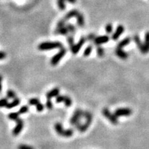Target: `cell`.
I'll use <instances>...</instances> for the list:
<instances>
[{"label": "cell", "instance_id": "obj_1", "mask_svg": "<svg viewBox=\"0 0 149 149\" xmlns=\"http://www.w3.org/2000/svg\"><path fill=\"white\" fill-rule=\"evenodd\" d=\"M62 47V44L59 42H45L39 44L37 48L41 51H44V50H50L55 48H61Z\"/></svg>", "mask_w": 149, "mask_h": 149}, {"label": "cell", "instance_id": "obj_2", "mask_svg": "<svg viewBox=\"0 0 149 149\" xmlns=\"http://www.w3.org/2000/svg\"><path fill=\"white\" fill-rule=\"evenodd\" d=\"M54 129L57 135L64 137H71L73 135V133H74V131L73 129H64L62 124L60 122L55 123L54 125Z\"/></svg>", "mask_w": 149, "mask_h": 149}, {"label": "cell", "instance_id": "obj_3", "mask_svg": "<svg viewBox=\"0 0 149 149\" xmlns=\"http://www.w3.org/2000/svg\"><path fill=\"white\" fill-rule=\"evenodd\" d=\"M83 117H84L86 120L85 123L82 124V125L80 126V127L78 129L79 131L82 133L85 132V131L88 129L93 120V115L90 112H87V111L84 112Z\"/></svg>", "mask_w": 149, "mask_h": 149}, {"label": "cell", "instance_id": "obj_4", "mask_svg": "<svg viewBox=\"0 0 149 149\" xmlns=\"http://www.w3.org/2000/svg\"><path fill=\"white\" fill-rule=\"evenodd\" d=\"M66 52H67V50L66 48H64V47L61 48L59 51L57 53H56L50 59V64L52 66H56V65L58 64L61 59L66 55Z\"/></svg>", "mask_w": 149, "mask_h": 149}, {"label": "cell", "instance_id": "obj_5", "mask_svg": "<svg viewBox=\"0 0 149 149\" xmlns=\"http://www.w3.org/2000/svg\"><path fill=\"white\" fill-rule=\"evenodd\" d=\"M84 115V111L81 109H76L73 113V116L70 120V124L73 126H75L77 124L80 122V120Z\"/></svg>", "mask_w": 149, "mask_h": 149}, {"label": "cell", "instance_id": "obj_6", "mask_svg": "<svg viewBox=\"0 0 149 149\" xmlns=\"http://www.w3.org/2000/svg\"><path fill=\"white\" fill-rule=\"evenodd\" d=\"M102 114H103V115L106 117L107 120H108L110 121V122L111 124H115V125H116V124H118V120H117V117L115 116V114H113V113H110V111L108 109V108H104V109L102 110Z\"/></svg>", "mask_w": 149, "mask_h": 149}, {"label": "cell", "instance_id": "obj_7", "mask_svg": "<svg viewBox=\"0 0 149 149\" xmlns=\"http://www.w3.org/2000/svg\"><path fill=\"white\" fill-rule=\"evenodd\" d=\"M132 110L129 108H120L115 110V115L119 117H129L132 114Z\"/></svg>", "mask_w": 149, "mask_h": 149}, {"label": "cell", "instance_id": "obj_8", "mask_svg": "<svg viewBox=\"0 0 149 149\" xmlns=\"http://www.w3.org/2000/svg\"><path fill=\"white\" fill-rule=\"evenodd\" d=\"M16 122V126L14 128L13 130V135L14 136H17L20 134V133L22 132L23 130V128H24V121L22 119L18 118L17 120L15 121Z\"/></svg>", "mask_w": 149, "mask_h": 149}, {"label": "cell", "instance_id": "obj_9", "mask_svg": "<svg viewBox=\"0 0 149 149\" xmlns=\"http://www.w3.org/2000/svg\"><path fill=\"white\" fill-rule=\"evenodd\" d=\"M56 102H64L66 107H71L72 104H73V101H72L71 98L66 95H58L56 98Z\"/></svg>", "mask_w": 149, "mask_h": 149}, {"label": "cell", "instance_id": "obj_10", "mask_svg": "<svg viewBox=\"0 0 149 149\" xmlns=\"http://www.w3.org/2000/svg\"><path fill=\"white\" fill-rule=\"evenodd\" d=\"M133 39H134V41L136 44L137 46L139 48L140 52H141L142 53L146 54L147 52H148V51L147 50V49L146 48V46H145L144 44L142 43V42L141 41L139 37L137 35H135L134 36V37H133Z\"/></svg>", "mask_w": 149, "mask_h": 149}, {"label": "cell", "instance_id": "obj_11", "mask_svg": "<svg viewBox=\"0 0 149 149\" xmlns=\"http://www.w3.org/2000/svg\"><path fill=\"white\" fill-rule=\"evenodd\" d=\"M86 38L85 37H81V39H80V41L78 42V44H74L73 46L71 47V50L73 54H77L78 52L80 51V49L82 48V47L83 46V45L86 42Z\"/></svg>", "mask_w": 149, "mask_h": 149}, {"label": "cell", "instance_id": "obj_12", "mask_svg": "<svg viewBox=\"0 0 149 149\" xmlns=\"http://www.w3.org/2000/svg\"><path fill=\"white\" fill-rule=\"evenodd\" d=\"M110 38L107 35H103L100 37H96L95 39H94V43L95 45H101L102 44L107 43L108 41H109Z\"/></svg>", "mask_w": 149, "mask_h": 149}, {"label": "cell", "instance_id": "obj_13", "mask_svg": "<svg viewBox=\"0 0 149 149\" xmlns=\"http://www.w3.org/2000/svg\"><path fill=\"white\" fill-rule=\"evenodd\" d=\"M59 92H60V90H59V88H54L47 93L46 95V97L47 99H51L52 98L57 97L59 95Z\"/></svg>", "mask_w": 149, "mask_h": 149}, {"label": "cell", "instance_id": "obj_14", "mask_svg": "<svg viewBox=\"0 0 149 149\" xmlns=\"http://www.w3.org/2000/svg\"><path fill=\"white\" fill-rule=\"evenodd\" d=\"M124 26L122 25L118 26H117L116 31H115V32L113 33V36H112V39H113L114 41H116V40L119 39V37H120L121 35L124 33Z\"/></svg>", "mask_w": 149, "mask_h": 149}, {"label": "cell", "instance_id": "obj_15", "mask_svg": "<svg viewBox=\"0 0 149 149\" xmlns=\"http://www.w3.org/2000/svg\"><path fill=\"white\" fill-rule=\"evenodd\" d=\"M115 54L119 58L122 59H127L129 57V54L127 52L124 51L122 48H117L116 50H115Z\"/></svg>", "mask_w": 149, "mask_h": 149}, {"label": "cell", "instance_id": "obj_16", "mask_svg": "<svg viewBox=\"0 0 149 149\" xmlns=\"http://www.w3.org/2000/svg\"><path fill=\"white\" fill-rule=\"evenodd\" d=\"M69 33V31L66 26H63L62 28L56 29L55 31V35H67Z\"/></svg>", "mask_w": 149, "mask_h": 149}, {"label": "cell", "instance_id": "obj_17", "mask_svg": "<svg viewBox=\"0 0 149 149\" xmlns=\"http://www.w3.org/2000/svg\"><path fill=\"white\" fill-rule=\"evenodd\" d=\"M80 13V12L78 11V10H71L70 12H68V13L66 14V16L64 17V20L66 21H67L68 20H70V19L72 18V17H76L78 15V14Z\"/></svg>", "mask_w": 149, "mask_h": 149}, {"label": "cell", "instance_id": "obj_18", "mask_svg": "<svg viewBox=\"0 0 149 149\" xmlns=\"http://www.w3.org/2000/svg\"><path fill=\"white\" fill-rule=\"evenodd\" d=\"M20 99L19 98H15V99H13V101H12L11 102L8 103L6 105V108H8V109H10V108H13L15 107H16L20 105Z\"/></svg>", "mask_w": 149, "mask_h": 149}, {"label": "cell", "instance_id": "obj_19", "mask_svg": "<svg viewBox=\"0 0 149 149\" xmlns=\"http://www.w3.org/2000/svg\"><path fill=\"white\" fill-rule=\"evenodd\" d=\"M65 1H67L69 3H75L76 2V0H57V5L59 9L61 10H64L66 8V6H65Z\"/></svg>", "mask_w": 149, "mask_h": 149}, {"label": "cell", "instance_id": "obj_20", "mask_svg": "<svg viewBox=\"0 0 149 149\" xmlns=\"http://www.w3.org/2000/svg\"><path fill=\"white\" fill-rule=\"evenodd\" d=\"M130 43H131V38H130V37H126V38H124L123 40H122V41H121L118 44V45H117V48H123L124 47L127 46L129 45Z\"/></svg>", "mask_w": 149, "mask_h": 149}, {"label": "cell", "instance_id": "obj_21", "mask_svg": "<svg viewBox=\"0 0 149 149\" xmlns=\"http://www.w3.org/2000/svg\"><path fill=\"white\" fill-rule=\"evenodd\" d=\"M76 17L77 21H78V25L80 27H83L84 26V15L80 13Z\"/></svg>", "mask_w": 149, "mask_h": 149}, {"label": "cell", "instance_id": "obj_22", "mask_svg": "<svg viewBox=\"0 0 149 149\" xmlns=\"http://www.w3.org/2000/svg\"><path fill=\"white\" fill-rule=\"evenodd\" d=\"M20 113L19 112H13V113H10L8 114V119L10 120L16 121L17 119L20 118Z\"/></svg>", "mask_w": 149, "mask_h": 149}, {"label": "cell", "instance_id": "obj_23", "mask_svg": "<svg viewBox=\"0 0 149 149\" xmlns=\"http://www.w3.org/2000/svg\"><path fill=\"white\" fill-rule=\"evenodd\" d=\"M6 95L7 97L9 98V99H15L17 98L16 93H15V91H13V90H8L6 93Z\"/></svg>", "mask_w": 149, "mask_h": 149}, {"label": "cell", "instance_id": "obj_24", "mask_svg": "<svg viewBox=\"0 0 149 149\" xmlns=\"http://www.w3.org/2000/svg\"><path fill=\"white\" fill-rule=\"evenodd\" d=\"M66 27H67V29L68 30V31H69V33H71V34L74 35L75 32H76V29H75V26L73 25V24H66Z\"/></svg>", "mask_w": 149, "mask_h": 149}, {"label": "cell", "instance_id": "obj_25", "mask_svg": "<svg viewBox=\"0 0 149 149\" xmlns=\"http://www.w3.org/2000/svg\"><path fill=\"white\" fill-rule=\"evenodd\" d=\"M92 50H93L92 46L90 45L88 46H87L84 50V57H88V56L90 55L91 52H92Z\"/></svg>", "mask_w": 149, "mask_h": 149}, {"label": "cell", "instance_id": "obj_26", "mask_svg": "<svg viewBox=\"0 0 149 149\" xmlns=\"http://www.w3.org/2000/svg\"><path fill=\"white\" fill-rule=\"evenodd\" d=\"M97 56L99 57H103L105 54L104 49L102 47L98 46L97 48Z\"/></svg>", "mask_w": 149, "mask_h": 149}, {"label": "cell", "instance_id": "obj_27", "mask_svg": "<svg viewBox=\"0 0 149 149\" xmlns=\"http://www.w3.org/2000/svg\"><path fill=\"white\" fill-rule=\"evenodd\" d=\"M40 102L39 99L37 98H31L29 99V104L31 106H36L37 104H38Z\"/></svg>", "mask_w": 149, "mask_h": 149}, {"label": "cell", "instance_id": "obj_28", "mask_svg": "<svg viewBox=\"0 0 149 149\" xmlns=\"http://www.w3.org/2000/svg\"><path fill=\"white\" fill-rule=\"evenodd\" d=\"M144 44L147 50L149 52V32H147L145 35V39Z\"/></svg>", "mask_w": 149, "mask_h": 149}, {"label": "cell", "instance_id": "obj_29", "mask_svg": "<svg viewBox=\"0 0 149 149\" xmlns=\"http://www.w3.org/2000/svg\"><path fill=\"white\" fill-rule=\"evenodd\" d=\"M29 110V107L28 106H23L20 108V109L19 110V113L20 114H25L28 113Z\"/></svg>", "mask_w": 149, "mask_h": 149}, {"label": "cell", "instance_id": "obj_30", "mask_svg": "<svg viewBox=\"0 0 149 149\" xmlns=\"http://www.w3.org/2000/svg\"><path fill=\"white\" fill-rule=\"evenodd\" d=\"M8 103V102L7 98H1V99H0V108L6 107Z\"/></svg>", "mask_w": 149, "mask_h": 149}, {"label": "cell", "instance_id": "obj_31", "mask_svg": "<svg viewBox=\"0 0 149 149\" xmlns=\"http://www.w3.org/2000/svg\"><path fill=\"white\" fill-rule=\"evenodd\" d=\"M67 42H68V44H69V46H70V47L73 46L75 44H74V38H73V36H72V35L68 36L67 37Z\"/></svg>", "mask_w": 149, "mask_h": 149}, {"label": "cell", "instance_id": "obj_32", "mask_svg": "<svg viewBox=\"0 0 149 149\" xmlns=\"http://www.w3.org/2000/svg\"><path fill=\"white\" fill-rule=\"evenodd\" d=\"M105 29H106V33H108V34H110V33H111L112 31H113V25H112L111 24H108L106 26Z\"/></svg>", "mask_w": 149, "mask_h": 149}, {"label": "cell", "instance_id": "obj_33", "mask_svg": "<svg viewBox=\"0 0 149 149\" xmlns=\"http://www.w3.org/2000/svg\"><path fill=\"white\" fill-rule=\"evenodd\" d=\"M46 107L48 110L52 109V107H53V105H52L51 99H47L46 102Z\"/></svg>", "mask_w": 149, "mask_h": 149}, {"label": "cell", "instance_id": "obj_34", "mask_svg": "<svg viewBox=\"0 0 149 149\" xmlns=\"http://www.w3.org/2000/svg\"><path fill=\"white\" fill-rule=\"evenodd\" d=\"M35 106H36V109L38 112H42L44 109V106L41 102H39V104H37Z\"/></svg>", "mask_w": 149, "mask_h": 149}, {"label": "cell", "instance_id": "obj_35", "mask_svg": "<svg viewBox=\"0 0 149 149\" xmlns=\"http://www.w3.org/2000/svg\"><path fill=\"white\" fill-rule=\"evenodd\" d=\"M18 149H35L33 147L26 144H20L18 146Z\"/></svg>", "mask_w": 149, "mask_h": 149}, {"label": "cell", "instance_id": "obj_36", "mask_svg": "<svg viewBox=\"0 0 149 149\" xmlns=\"http://www.w3.org/2000/svg\"><path fill=\"white\" fill-rule=\"evenodd\" d=\"M65 23H66V20H65L64 19L59 20V22L57 23V29H59V28H62L63 26H65Z\"/></svg>", "mask_w": 149, "mask_h": 149}, {"label": "cell", "instance_id": "obj_37", "mask_svg": "<svg viewBox=\"0 0 149 149\" xmlns=\"http://www.w3.org/2000/svg\"><path fill=\"white\" fill-rule=\"evenodd\" d=\"M96 36L93 33H91V34L89 35H88L87 37V39L88 40V41H94V39H95Z\"/></svg>", "mask_w": 149, "mask_h": 149}, {"label": "cell", "instance_id": "obj_38", "mask_svg": "<svg viewBox=\"0 0 149 149\" xmlns=\"http://www.w3.org/2000/svg\"><path fill=\"white\" fill-rule=\"evenodd\" d=\"M6 57V53L3 51H0V60L3 59Z\"/></svg>", "mask_w": 149, "mask_h": 149}, {"label": "cell", "instance_id": "obj_39", "mask_svg": "<svg viewBox=\"0 0 149 149\" xmlns=\"http://www.w3.org/2000/svg\"><path fill=\"white\" fill-rule=\"evenodd\" d=\"M2 80H3L2 76L0 75V93H1V90H2Z\"/></svg>", "mask_w": 149, "mask_h": 149}]
</instances>
